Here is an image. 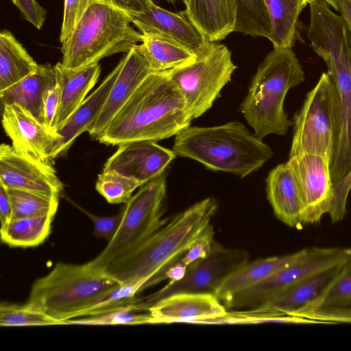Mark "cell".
Segmentation results:
<instances>
[{
  "label": "cell",
  "mask_w": 351,
  "mask_h": 351,
  "mask_svg": "<svg viewBox=\"0 0 351 351\" xmlns=\"http://www.w3.org/2000/svg\"><path fill=\"white\" fill-rule=\"evenodd\" d=\"M184 4L188 17L208 40L220 41L233 32L234 0H186Z\"/></svg>",
  "instance_id": "cell-24"
},
{
  "label": "cell",
  "mask_w": 351,
  "mask_h": 351,
  "mask_svg": "<svg viewBox=\"0 0 351 351\" xmlns=\"http://www.w3.org/2000/svg\"><path fill=\"white\" fill-rule=\"evenodd\" d=\"M219 205L207 197L178 213L138 247L110 262L100 271L121 285L142 282L145 285L171 262L180 257L212 226Z\"/></svg>",
  "instance_id": "cell-3"
},
{
  "label": "cell",
  "mask_w": 351,
  "mask_h": 351,
  "mask_svg": "<svg viewBox=\"0 0 351 351\" xmlns=\"http://www.w3.org/2000/svg\"><path fill=\"white\" fill-rule=\"evenodd\" d=\"M92 4L90 0H64L63 21L60 41L63 43L74 29L86 9Z\"/></svg>",
  "instance_id": "cell-38"
},
{
  "label": "cell",
  "mask_w": 351,
  "mask_h": 351,
  "mask_svg": "<svg viewBox=\"0 0 351 351\" xmlns=\"http://www.w3.org/2000/svg\"><path fill=\"white\" fill-rule=\"evenodd\" d=\"M147 311L155 324H207L223 316L227 308L213 293L184 292L162 298L151 305Z\"/></svg>",
  "instance_id": "cell-16"
},
{
  "label": "cell",
  "mask_w": 351,
  "mask_h": 351,
  "mask_svg": "<svg viewBox=\"0 0 351 351\" xmlns=\"http://www.w3.org/2000/svg\"><path fill=\"white\" fill-rule=\"evenodd\" d=\"M166 1H167V2H169V3H173V4H174V3H176V1H177L178 0H166ZM181 1H182L184 3L186 0H181Z\"/></svg>",
  "instance_id": "cell-48"
},
{
  "label": "cell",
  "mask_w": 351,
  "mask_h": 351,
  "mask_svg": "<svg viewBox=\"0 0 351 351\" xmlns=\"http://www.w3.org/2000/svg\"><path fill=\"white\" fill-rule=\"evenodd\" d=\"M141 311L132 309H120L115 311L89 315L87 318L80 319H69L63 324H88V325H117V324H155V321L150 313H139Z\"/></svg>",
  "instance_id": "cell-36"
},
{
  "label": "cell",
  "mask_w": 351,
  "mask_h": 351,
  "mask_svg": "<svg viewBox=\"0 0 351 351\" xmlns=\"http://www.w3.org/2000/svg\"><path fill=\"white\" fill-rule=\"evenodd\" d=\"M265 182L267 197L276 218L291 228H302V195L295 174L287 162L272 169Z\"/></svg>",
  "instance_id": "cell-20"
},
{
  "label": "cell",
  "mask_w": 351,
  "mask_h": 351,
  "mask_svg": "<svg viewBox=\"0 0 351 351\" xmlns=\"http://www.w3.org/2000/svg\"><path fill=\"white\" fill-rule=\"evenodd\" d=\"M292 315L308 318L322 324L351 323V307L317 308L297 312Z\"/></svg>",
  "instance_id": "cell-39"
},
{
  "label": "cell",
  "mask_w": 351,
  "mask_h": 351,
  "mask_svg": "<svg viewBox=\"0 0 351 351\" xmlns=\"http://www.w3.org/2000/svg\"><path fill=\"white\" fill-rule=\"evenodd\" d=\"M60 101V86L57 84L47 93L43 101L44 125L49 133L53 134V124Z\"/></svg>",
  "instance_id": "cell-43"
},
{
  "label": "cell",
  "mask_w": 351,
  "mask_h": 351,
  "mask_svg": "<svg viewBox=\"0 0 351 351\" xmlns=\"http://www.w3.org/2000/svg\"><path fill=\"white\" fill-rule=\"evenodd\" d=\"M55 215L30 216L12 219L1 230V241L10 247H36L51 233Z\"/></svg>",
  "instance_id": "cell-30"
},
{
  "label": "cell",
  "mask_w": 351,
  "mask_h": 351,
  "mask_svg": "<svg viewBox=\"0 0 351 351\" xmlns=\"http://www.w3.org/2000/svg\"><path fill=\"white\" fill-rule=\"evenodd\" d=\"M335 9L339 11L351 33V0H332Z\"/></svg>",
  "instance_id": "cell-46"
},
{
  "label": "cell",
  "mask_w": 351,
  "mask_h": 351,
  "mask_svg": "<svg viewBox=\"0 0 351 351\" xmlns=\"http://www.w3.org/2000/svg\"><path fill=\"white\" fill-rule=\"evenodd\" d=\"M214 240V230L211 226L180 257L171 263L172 268L182 277L188 267L210 253Z\"/></svg>",
  "instance_id": "cell-37"
},
{
  "label": "cell",
  "mask_w": 351,
  "mask_h": 351,
  "mask_svg": "<svg viewBox=\"0 0 351 351\" xmlns=\"http://www.w3.org/2000/svg\"><path fill=\"white\" fill-rule=\"evenodd\" d=\"M346 307H351V258L341 265L339 272L317 297L290 315L317 308Z\"/></svg>",
  "instance_id": "cell-32"
},
{
  "label": "cell",
  "mask_w": 351,
  "mask_h": 351,
  "mask_svg": "<svg viewBox=\"0 0 351 351\" xmlns=\"http://www.w3.org/2000/svg\"><path fill=\"white\" fill-rule=\"evenodd\" d=\"M70 202L90 219L94 226V234L97 237L104 239L108 243L110 241L121 221V212L112 216L101 217L93 215L75 204L71 200Z\"/></svg>",
  "instance_id": "cell-41"
},
{
  "label": "cell",
  "mask_w": 351,
  "mask_h": 351,
  "mask_svg": "<svg viewBox=\"0 0 351 351\" xmlns=\"http://www.w3.org/2000/svg\"><path fill=\"white\" fill-rule=\"evenodd\" d=\"M237 69L228 48L208 40L183 64L167 70L193 119L210 109Z\"/></svg>",
  "instance_id": "cell-9"
},
{
  "label": "cell",
  "mask_w": 351,
  "mask_h": 351,
  "mask_svg": "<svg viewBox=\"0 0 351 351\" xmlns=\"http://www.w3.org/2000/svg\"><path fill=\"white\" fill-rule=\"evenodd\" d=\"M23 18L40 29L47 17L46 10L36 0H11Z\"/></svg>",
  "instance_id": "cell-42"
},
{
  "label": "cell",
  "mask_w": 351,
  "mask_h": 351,
  "mask_svg": "<svg viewBox=\"0 0 351 351\" xmlns=\"http://www.w3.org/2000/svg\"><path fill=\"white\" fill-rule=\"evenodd\" d=\"M176 156L156 141H130L119 145L106 160L103 171L118 173L142 186L164 173Z\"/></svg>",
  "instance_id": "cell-15"
},
{
  "label": "cell",
  "mask_w": 351,
  "mask_h": 351,
  "mask_svg": "<svg viewBox=\"0 0 351 351\" xmlns=\"http://www.w3.org/2000/svg\"><path fill=\"white\" fill-rule=\"evenodd\" d=\"M193 118L186 101L167 71L151 72L98 138L120 145L135 141H159L190 126Z\"/></svg>",
  "instance_id": "cell-1"
},
{
  "label": "cell",
  "mask_w": 351,
  "mask_h": 351,
  "mask_svg": "<svg viewBox=\"0 0 351 351\" xmlns=\"http://www.w3.org/2000/svg\"><path fill=\"white\" fill-rule=\"evenodd\" d=\"M143 36H157L174 40L193 53L208 40L191 21L185 10L171 12L154 3L145 12L126 14Z\"/></svg>",
  "instance_id": "cell-18"
},
{
  "label": "cell",
  "mask_w": 351,
  "mask_h": 351,
  "mask_svg": "<svg viewBox=\"0 0 351 351\" xmlns=\"http://www.w3.org/2000/svg\"><path fill=\"white\" fill-rule=\"evenodd\" d=\"M235 21L233 32L268 39L271 23L265 0H234Z\"/></svg>",
  "instance_id": "cell-31"
},
{
  "label": "cell",
  "mask_w": 351,
  "mask_h": 351,
  "mask_svg": "<svg viewBox=\"0 0 351 351\" xmlns=\"http://www.w3.org/2000/svg\"><path fill=\"white\" fill-rule=\"evenodd\" d=\"M305 80L302 66L292 49L274 48L260 64L240 111L262 140L269 134L285 136L291 121L284 110L288 91Z\"/></svg>",
  "instance_id": "cell-5"
},
{
  "label": "cell",
  "mask_w": 351,
  "mask_h": 351,
  "mask_svg": "<svg viewBox=\"0 0 351 351\" xmlns=\"http://www.w3.org/2000/svg\"><path fill=\"white\" fill-rule=\"evenodd\" d=\"M54 66L60 86L59 106L53 124L55 135L97 82L101 66L95 62L77 68H66L58 62Z\"/></svg>",
  "instance_id": "cell-22"
},
{
  "label": "cell",
  "mask_w": 351,
  "mask_h": 351,
  "mask_svg": "<svg viewBox=\"0 0 351 351\" xmlns=\"http://www.w3.org/2000/svg\"><path fill=\"white\" fill-rule=\"evenodd\" d=\"M91 3H100L125 14L140 13L146 11L153 3L152 0H90Z\"/></svg>",
  "instance_id": "cell-44"
},
{
  "label": "cell",
  "mask_w": 351,
  "mask_h": 351,
  "mask_svg": "<svg viewBox=\"0 0 351 351\" xmlns=\"http://www.w3.org/2000/svg\"><path fill=\"white\" fill-rule=\"evenodd\" d=\"M351 258V247H307L297 261L265 280L232 295L227 309L255 308L291 285Z\"/></svg>",
  "instance_id": "cell-11"
},
{
  "label": "cell",
  "mask_w": 351,
  "mask_h": 351,
  "mask_svg": "<svg viewBox=\"0 0 351 351\" xmlns=\"http://www.w3.org/2000/svg\"><path fill=\"white\" fill-rule=\"evenodd\" d=\"M7 189L12 206V219L56 215L58 198H52L19 189Z\"/></svg>",
  "instance_id": "cell-33"
},
{
  "label": "cell",
  "mask_w": 351,
  "mask_h": 351,
  "mask_svg": "<svg viewBox=\"0 0 351 351\" xmlns=\"http://www.w3.org/2000/svg\"><path fill=\"white\" fill-rule=\"evenodd\" d=\"M304 202L303 224H315L329 214L335 198L330 162L320 156L300 154L289 157Z\"/></svg>",
  "instance_id": "cell-14"
},
{
  "label": "cell",
  "mask_w": 351,
  "mask_h": 351,
  "mask_svg": "<svg viewBox=\"0 0 351 351\" xmlns=\"http://www.w3.org/2000/svg\"><path fill=\"white\" fill-rule=\"evenodd\" d=\"M306 36L313 50L325 62L338 97L339 126L330 164L334 182L351 169V33L341 16L325 0L308 3Z\"/></svg>",
  "instance_id": "cell-2"
},
{
  "label": "cell",
  "mask_w": 351,
  "mask_h": 351,
  "mask_svg": "<svg viewBox=\"0 0 351 351\" xmlns=\"http://www.w3.org/2000/svg\"><path fill=\"white\" fill-rule=\"evenodd\" d=\"M120 69L118 63L54 135L48 152L51 160L65 152L82 133L88 132L103 108Z\"/></svg>",
  "instance_id": "cell-21"
},
{
  "label": "cell",
  "mask_w": 351,
  "mask_h": 351,
  "mask_svg": "<svg viewBox=\"0 0 351 351\" xmlns=\"http://www.w3.org/2000/svg\"><path fill=\"white\" fill-rule=\"evenodd\" d=\"M53 324H61V322L27 303L19 305L2 302L0 305V325L1 326Z\"/></svg>",
  "instance_id": "cell-34"
},
{
  "label": "cell",
  "mask_w": 351,
  "mask_h": 351,
  "mask_svg": "<svg viewBox=\"0 0 351 351\" xmlns=\"http://www.w3.org/2000/svg\"><path fill=\"white\" fill-rule=\"evenodd\" d=\"M0 183L52 198H58L63 190L51 160L37 159L5 143L0 145Z\"/></svg>",
  "instance_id": "cell-13"
},
{
  "label": "cell",
  "mask_w": 351,
  "mask_h": 351,
  "mask_svg": "<svg viewBox=\"0 0 351 351\" xmlns=\"http://www.w3.org/2000/svg\"><path fill=\"white\" fill-rule=\"evenodd\" d=\"M259 258L248 262L230 275L217 291L215 295L223 304L237 292L251 287L290 265L306 252Z\"/></svg>",
  "instance_id": "cell-25"
},
{
  "label": "cell",
  "mask_w": 351,
  "mask_h": 351,
  "mask_svg": "<svg viewBox=\"0 0 351 351\" xmlns=\"http://www.w3.org/2000/svg\"><path fill=\"white\" fill-rule=\"evenodd\" d=\"M119 63L120 69L108 98L88 130L90 136L96 140L141 82L152 72L138 45L125 53Z\"/></svg>",
  "instance_id": "cell-17"
},
{
  "label": "cell",
  "mask_w": 351,
  "mask_h": 351,
  "mask_svg": "<svg viewBox=\"0 0 351 351\" xmlns=\"http://www.w3.org/2000/svg\"><path fill=\"white\" fill-rule=\"evenodd\" d=\"M335 198L329 213L332 223L342 221L347 213V200L351 190V169L341 180L334 182Z\"/></svg>",
  "instance_id": "cell-40"
},
{
  "label": "cell",
  "mask_w": 351,
  "mask_h": 351,
  "mask_svg": "<svg viewBox=\"0 0 351 351\" xmlns=\"http://www.w3.org/2000/svg\"><path fill=\"white\" fill-rule=\"evenodd\" d=\"M2 125L16 149L37 159L50 160L48 152L55 136L23 106L3 105Z\"/></svg>",
  "instance_id": "cell-19"
},
{
  "label": "cell",
  "mask_w": 351,
  "mask_h": 351,
  "mask_svg": "<svg viewBox=\"0 0 351 351\" xmlns=\"http://www.w3.org/2000/svg\"><path fill=\"white\" fill-rule=\"evenodd\" d=\"M121 284L89 263H58L33 284L27 304L63 324L83 317Z\"/></svg>",
  "instance_id": "cell-6"
},
{
  "label": "cell",
  "mask_w": 351,
  "mask_h": 351,
  "mask_svg": "<svg viewBox=\"0 0 351 351\" xmlns=\"http://www.w3.org/2000/svg\"><path fill=\"white\" fill-rule=\"evenodd\" d=\"M343 263L291 285L261 306L252 309L278 312L290 315L317 297L339 272Z\"/></svg>",
  "instance_id": "cell-26"
},
{
  "label": "cell",
  "mask_w": 351,
  "mask_h": 351,
  "mask_svg": "<svg viewBox=\"0 0 351 351\" xmlns=\"http://www.w3.org/2000/svg\"><path fill=\"white\" fill-rule=\"evenodd\" d=\"M325 1L329 5V6H331L333 8H335V4H334V2L332 0H325Z\"/></svg>",
  "instance_id": "cell-47"
},
{
  "label": "cell",
  "mask_w": 351,
  "mask_h": 351,
  "mask_svg": "<svg viewBox=\"0 0 351 351\" xmlns=\"http://www.w3.org/2000/svg\"><path fill=\"white\" fill-rule=\"evenodd\" d=\"M271 23L269 40L274 48L292 47L301 39L300 14L306 0H265Z\"/></svg>",
  "instance_id": "cell-27"
},
{
  "label": "cell",
  "mask_w": 351,
  "mask_h": 351,
  "mask_svg": "<svg viewBox=\"0 0 351 351\" xmlns=\"http://www.w3.org/2000/svg\"><path fill=\"white\" fill-rule=\"evenodd\" d=\"M167 180L164 173L140 186L125 203L122 219L112 239L89 264L101 270L138 247L168 219Z\"/></svg>",
  "instance_id": "cell-8"
},
{
  "label": "cell",
  "mask_w": 351,
  "mask_h": 351,
  "mask_svg": "<svg viewBox=\"0 0 351 351\" xmlns=\"http://www.w3.org/2000/svg\"><path fill=\"white\" fill-rule=\"evenodd\" d=\"M38 66L34 58L10 31H1L0 91L19 82Z\"/></svg>",
  "instance_id": "cell-28"
},
{
  "label": "cell",
  "mask_w": 351,
  "mask_h": 351,
  "mask_svg": "<svg viewBox=\"0 0 351 351\" xmlns=\"http://www.w3.org/2000/svg\"><path fill=\"white\" fill-rule=\"evenodd\" d=\"M172 150L213 171L244 178L273 156L271 147L239 121L212 127L189 126L176 135Z\"/></svg>",
  "instance_id": "cell-4"
},
{
  "label": "cell",
  "mask_w": 351,
  "mask_h": 351,
  "mask_svg": "<svg viewBox=\"0 0 351 351\" xmlns=\"http://www.w3.org/2000/svg\"><path fill=\"white\" fill-rule=\"evenodd\" d=\"M306 1L308 2V3H311L313 0H306Z\"/></svg>",
  "instance_id": "cell-49"
},
{
  "label": "cell",
  "mask_w": 351,
  "mask_h": 351,
  "mask_svg": "<svg viewBox=\"0 0 351 351\" xmlns=\"http://www.w3.org/2000/svg\"><path fill=\"white\" fill-rule=\"evenodd\" d=\"M339 115L335 86L328 73L324 72L293 117L289 157L314 154L328 159L331 164Z\"/></svg>",
  "instance_id": "cell-10"
},
{
  "label": "cell",
  "mask_w": 351,
  "mask_h": 351,
  "mask_svg": "<svg viewBox=\"0 0 351 351\" xmlns=\"http://www.w3.org/2000/svg\"><path fill=\"white\" fill-rule=\"evenodd\" d=\"M248 252L241 248L226 247L213 241L210 253L188 267L183 276L169 282L158 291L143 298L149 307L163 298L184 293H209L215 295L224 281L249 262Z\"/></svg>",
  "instance_id": "cell-12"
},
{
  "label": "cell",
  "mask_w": 351,
  "mask_h": 351,
  "mask_svg": "<svg viewBox=\"0 0 351 351\" xmlns=\"http://www.w3.org/2000/svg\"><path fill=\"white\" fill-rule=\"evenodd\" d=\"M128 16L111 6L92 3L62 43V64L77 68L114 53H127L142 41Z\"/></svg>",
  "instance_id": "cell-7"
},
{
  "label": "cell",
  "mask_w": 351,
  "mask_h": 351,
  "mask_svg": "<svg viewBox=\"0 0 351 351\" xmlns=\"http://www.w3.org/2000/svg\"><path fill=\"white\" fill-rule=\"evenodd\" d=\"M12 219V206L7 188L0 183L1 230L4 229Z\"/></svg>",
  "instance_id": "cell-45"
},
{
  "label": "cell",
  "mask_w": 351,
  "mask_h": 351,
  "mask_svg": "<svg viewBox=\"0 0 351 351\" xmlns=\"http://www.w3.org/2000/svg\"><path fill=\"white\" fill-rule=\"evenodd\" d=\"M56 84L55 66L38 64L34 72L0 91L1 105L18 104L44 125L43 101L48 91Z\"/></svg>",
  "instance_id": "cell-23"
},
{
  "label": "cell",
  "mask_w": 351,
  "mask_h": 351,
  "mask_svg": "<svg viewBox=\"0 0 351 351\" xmlns=\"http://www.w3.org/2000/svg\"><path fill=\"white\" fill-rule=\"evenodd\" d=\"M138 47L152 72L165 71L191 58L194 54L181 44L160 36H143Z\"/></svg>",
  "instance_id": "cell-29"
},
{
  "label": "cell",
  "mask_w": 351,
  "mask_h": 351,
  "mask_svg": "<svg viewBox=\"0 0 351 351\" xmlns=\"http://www.w3.org/2000/svg\"><path fill=\"white\" fill-rule=\"evenodd\" d=\"M141 186L136 181L113 172L99 174L95 189L110 204L126 203Z\"/></svg>",
  "instance_id": "cell-35"
}]
</instances>
